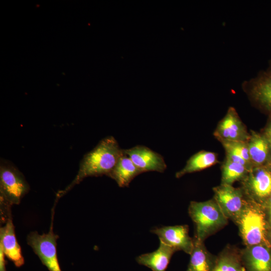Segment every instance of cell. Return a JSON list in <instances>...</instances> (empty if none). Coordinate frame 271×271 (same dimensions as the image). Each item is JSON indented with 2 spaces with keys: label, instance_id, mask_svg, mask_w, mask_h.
I'll use <instances>...</instances> for the list:
<instances>
[{
  "label": "cell",
  "instance_id": "cb8c5ba5",
  "mask_svg": "<svg viewBox=\"0 0 271 271\" xmlns=\"http://www.w3.org/2000/svg\"><path fill=\"white\" fill-rule=\"evenodd\" d=\"M268 240L271 245V223L269 224L268 231Z\"/></svg>",
  "mask_w": 271,
  "mask_h": 271
},
{
  "label": "cell",
  "instance_id": "30bf717a",
  "mask_svg": "<svg viewBox=\"0 0 271 271\" xmlns=\"http://www.w3.org/2000/svg\"><path fill=\"white\" fill-rule=\"evenodd\" d=\"M161 242L176 251L181 250L190 254L194 247V238L189 234L187 225L163 226L151 230Z\"/></svg>",
  "mask_w": 271,
  "mask_h": 271
},
{
  "label": "cell",
  "instance_id": "3957f363",
  "mask_svg": "<svg viewBox=\"0 0 271 271\" xmlns=\"http://www.w3.org/2000/svg\"><path fill=\"white\" fill-rule=\"evenodd\" d=\"M188 213L195 226L194 238L203 242L223 228L228 222L213 198L203 202L191 201Z\"/></svg>",
  "mask_w": 271,
  "mask_h": 271
},
{
  "label": "cell",
  "instance_id": "52a82bcc",
  "mask_svg": "<svg viewBox=\"0 0 271 271\" xmlns=\"http://www.w3.org/2000/svg\"><path fill=\"white\" fill-rule=\"evenodd\" d=\"M241 86L252 105L271 117V75L261 71L256 76L244 81Z\"/></svg>",
  "mask_w": 271,
  "mask_h": 271
},
{
  "label": "cell",
  "instance_id": "8fae6325",
  "mask_svg": "<svg viewBox=\"0 0 271 271\" xmlns=\"http://www.w3.org/2000/svg\"><path fill=\"white\" fill-rule=\"evenodd\" d=\"M123 151L142 173H163L167 168L163 157L147 147L138 145Z\"/></svg>",
  "mask_w": 271,
  "mask_h": 271
},
{
  "label": "cell",
  "instance_id": "6da1fadb",
  "mask_svg": "<svg viewBox=\"0 0 271 271\" xmlns=\"http://www.w3.org/2000/svg\"><path fill=\"white\" fill-rule=\"evenodd\" d=\"M123 154V150L113 137L108 136L101 140L83 157L75 178L64 190L58 193L57 197L62 196L85 178L108 176Z\"/></svg>",
  "mask_w": 271,
  "mask_h": 271
},
{
  "label": "cell",
  "instance_id": "8992f818",
  "mask_svg": "<svg viewBox=\"0 0 271 271\" xmlns=\"http://www.w3.org/2000/svg\"><path fill=\"white\" fill-rule=\"evenodd\" d=\"M51 224L47 233L40 234L36 231L29 233L27 242L49 271H61L56 250L58 236L53 230L52 221Z\"/></svg>",
  "mask_w": 271,
  "mask_h": 271
},
{
  "label": "cell",
  "instance_id": "9a60e30c",
  "mask_svg": "<svg viewBox=\"0 0 271 271\" xmlns=\"http://www.w3.org/2000/svg\"><path fill=\"white\" fill-rule=\"evenodd\" d=\"M175 252L172 248L160 242L157 250L138 256L136 261L139 264L146 266L153 271H166Z\"/></svg>",
  "mask_w": 271,
  "mask_h": 271
},
{
  "label": "cell",
  "instance_id": "2e32d148",
  "mask_svg": "<svg viewBox=\"0 0 271 271\" xmlns=\"http://www.w3.org/2000/svg\"><path fill=\"white\" fill-rule=\"evenodd\" d=\"M186 271H213L216 256L206 249L204 242L195 239Z\"/></svg>",
  "mask_w": 271,
  "mask_h": 271
},
{
  "label": "cell",
  "instance_id": "d4e9b609",
  "mask_svg": "<svg viewBox=\"0 0 271 271\" xmlns=\"http://www.w3.org/2000/svg\"><path fill=\"white\" fill-rule=\"evenodd\" d=\"M268 74L271 75V60L269 62V65L267 69L265 70Z\"/></svg>",
  "mask_w": 271,
  "mask_h": 271
},
{
  "label": "cell",
  "instance_id": "5bb4252c",
  "mask_svg": "<svg viewBox=\"0 0 271 271\" xmlns=\"http://www.w3.org/2000/svg\"><path fill=\"white\" fill-rule=\"evenodd\" d=\"M247 143L253 167L271 166V146L262 133L251 130Z\"/></svg>",
  "mask_w": 271,
  "mask_h": 271
},
{
  "label": "cell",
  "instance_id": "5b68a950",
  "mask_svg": "<svg viewBox=\"0 0 271 271\" xmlns=\"http://www.w3.org/2000/svg\"><path fill=\"white\" fill-rule=\"evenodd\" d=\"M240 183L245 197L263 205L271 195V166L253 167Z\"/></svg>",
  "mask_w": 271,
  "mask_h": 271
},
{
  "label": "cell",
  "instance_id": "ffe728a7",
  "mask_svg": "<svg viewBox=\"0 0 271 271\" xmlns=\"http://www.w3.org/2000/svg\"><path fill=\"white\" fill-rule=\"evenodd\" d=\"M250 170L246 166L225 158L221 167L220 184L232 185L236 181L240 182Z\"/></svg>",
  "mask_w": 271,
  "mask_h": 271
},
{
  "label": "cell",
  "instance_id": "603a6c76",
  "mask_svg": "<svg viewBox=\"0 0 271 271\" xmlns=\"http://www.w3.org/2000/svg\"><path fill=\"white\" fill-rule=\"evenodd\" d=\"M265 211L268 224L271 223V195L262 205Z\"/></svg>",
  "mask_w": 271,
  "mask_h": 271
},
{
  "label": "cell",
  "instance_id": "d6986e66",
  "mask_svg": "<svg viewBox=\"0 0 271 271\" xmlns=\"http://www.w3.org/2000/svg\"><path fill=\"white\" fill-rule=\"evenodd\" d=\"M213 271H245L241 249L227 246L216 256Z\"/></svg>",
  "mask_w": 271,
  "mask_h": 271
},
{
  "label": "cell",
  "instance_id": "7a4b0ae2",
  "mask_svg": "<svg viewBox=\"0 0 271 271\" xmlns=\"http://www.w3.org/2000/svg\"><path fill=\"white\" fill-rule=\"evenodd\" d=\"M245 246H271L268 240V222L262 205L246 198L245 205L234 221Z\"/></svg>",
  "mask_w": 271,
  "mask_h": 271
},
{
  "label": "cell",
  "instance_id": "44dd1931",
  "mask_svg": "<svg viewBox=\"0 0 271 271\" xmlns=\"http://www.w3.org/2000/svg\"><path fill=\"white\" fill-rule=\"evenodd\" d=\"M247 142L232 141L222 142L220 143L223 147L224 150H227L231 151L241 157L252 168H253V166L250 161Z\"/></svg>",
  "mask_w": 271,
  "mask_h": 271
},
{
  "label": "cell",
  "instance_id": "277c9868",
  "mask_svg": "<svg viewBox=\"0 0 271 271\" xmlns=\"http://www.w3.org/2000/svg\"><path fill=\"white\" fill-rule=\"evenodd\" d=\"M29 190V184L18 169L10 162L1 159V204L10 206L19 204Z\"/></svg>",
  "mask_w": 271,
  "mask_h": 271
},
{
  "label": "cell",
  "instance_id": "7c38bea8",
  "mask_svg": "<svg viewBox=\"0 0 271 271\" xmlns=\"http://www.w3.org/2000/svg\"><path fill=\"white\" fill-rule=\"evenodd\" d=\"M245 271H271V246L257 244L241 249Z\"/></svg>",
  "mask_w": 271,
  "mask_h": 271
},
{
  "label": "cell",
  "instance_id": "7402d4cb",
  "mask_svg": "<svg viewBox=\"0 0 271 271\" xmlns=\"http://www.w3.org/2000/svg\"><path fill=\"white\" fill-rule=\"evenodd\" d=\"M261 133L271 146V117H269V120Z\"/></svg>",
  "mask_w": 271,
  "mask_h": 271
},
{
  "label": "cell",
  "instance_id": "ac0fdd59",
  "mask_svg": "<svg viewBox=\"0 0 271 271\" xmlns=\"http://www.w3.org/2000/svg\"><path fill=\"white\" fill-rule=\"evenodd\" d=\"M141 173L131 159L123 153L108 177L113 179L120 187H127Z\"/></svg>",
  "mask_w": 271,
  "mask_h": 271
},
{
  "label": "cell",
  "instance_id": "ba28073f",
  "mask_svg": "<svg viewBox=\"0 0 271 271\" xmlns=\"http://www.w3.org/2000/svg\"><path fill=\"white\" fill-rule=\"evenodd\" d=\"M213 198L227 219L234 222L242 211L246 201L241 188L221 184L213 188Z\"/></svg>",
  "mask_w": 271,
  "mask_h": 271
},
{
  "label": "cell",
  "instance_id": "e0dca14e",
  "mask_svg": "<svg viewBox=\"0 0 271 271\" xmlns=\"http://www.w3.org/2000/svg\"><path fill=\"white\" fill-rule=\"evenodd\" d=\"M219 162L217 154L208 151H200L192 156L184 167L175 174L177 178L190 173L201 171L212 167Z\"/></svg>",
  "mask_w": 271,
  "mask_h": 271
},
{
  "label": "cell",
  "instance_id": "9c48e42d",
  "mask_svg": "<svg viewBox=\"0 0 271 271\" xmlns=\"http://www.w3.org/2000/svg\"><path fill=\"white\" fill-rule=\"evenodd\" d=\"M213 136L220 142L239 141L247 142L250 132L247 129L234 107L230 106L218 122Z\"/></svg>",
  "mask_w": 271,
  "mask_h": 271
},
{
  "label": "cell",
  "instance_id": "4fadbf2b",
  "mask_svg": "<svg viewBox=\"0 0 271 271\" xmlns=\"http://www.w3.org/2000/svg\"><path fill=\"white\" fill-rule=\"evenodd\" d=\"M0 248L16 266L20 267L24 264V259L16 238L11 215L7 217L5 224L0 229Z\"/></svg>",
  "mask_w": 271,
  "mask_h": 271
}]
</instances>
